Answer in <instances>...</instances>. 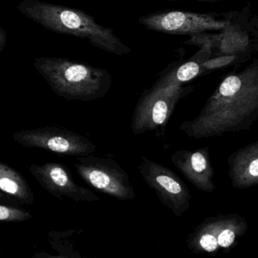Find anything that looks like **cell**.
Returning <instances> with one entry per match:
<instances>
[{
	"instance_id": "6da1fadb",
	"label": "cell",
	"mask_w": 258,
	"mask_h": 258,
	"mask_svg": "<svg viewBox=\"0 0 258 258\" xmlns=\"http://www.w3.org/2000/svg\"><path fill=\"white\" fill-rule=\"evenodd\" d=\"M258 118V63L226 77L197 117L181 123L190 138L208 139L250 129Z\"/></svg>"
},
{
	"instance_id": "7a4b0ae2",
	"label": "cell",
	"mask_w": 258,
	"mask_h": 258,
	"mask_svg": "<svg viewBox=\"0 0 258 258\" xmlns=\"http://www.w3.org/2000/svg\"><path fill=\"white\" fill-rule=\"evenodd\" d=\"M18 10L49 31L87 39L96 47L115 55H123L131 52L111 28L99 25L94 18L81 10L39 0H22Z\"/></svg>"
},
{
	"instance_id": "3957f363",
	"label": "cell",
	"mask_w": 258,
	"mask_h": 258,
	"mask_svg": "<svg viewBox=\"0 0 258 258\" xmlns=\"http://www.w3.org/2000/svg\"><path fill=\"white\" fill-rule=\"evenodd\" d=\"M34 66L52 91L68 100H96L111 88V75L86 63L42 57L34 60Z\"/></svg>"
},
{
	"instance_id": "277c9868",
	"label": "cell",
	"mask_w": 258,
	"mask_h": 258,
	"mask_svg": "<svg viewBox=\"0 0 258 258\" xmlns=\"http://www.w3.org/2000/svg\"><path fill=\"white\" fill-rule=\"evenodd\" d=\"M248 229L244 217L238 214L208 217L188 235V248L193 253L214 255L235 245Z\"/></svg>"
},
{
	"instance_id": "5b68a950",
	"label": "cell",
	"mask_w": 258,
	"mask_h": 258,
	"mask_svg": "<svg viewBox=\"0 0 258 258\" xmlns=\"http://www.w3.org/2000/svg\"><path fill=\"white\" fill-rule=\"evenodd\" d=\"M77 157V173L90 186L119 201L135 199L129 175L114 160L93 155Z\"/></svg>"
},
{
	"instance_id": "8992f818",
	"label": "cell",
	"mask_w": 258,
	"mask_h": 258,
	"mask_svg": "<svg viewBox=\"0 0 258 258\" xmlns=\"http://www.w3.org/2000/svg\"><path fill=\"white\" fill-rule=\"evenodd\" d=\"M185 95L181 84L152 87L143 95L134 111L131 128L134 134L164 129L175 107Z\"/></svg>"
},
{
	"instance_id": "52a82bcc",
	"label": "cell",
	"mask_w": 258,
	"mask_h": 258,
	"mask_svg": "<svg viewBox=\"0 0 258 258\" xmlns=\"http://www.w3.org/2000/svg\"><path fill=\"white\" fill-rule=\"evenodd\" d=\"M12 137L25 147L43 149L63 156H84L96 150V145L87 137L58 126L23 130L14 133Z\"/></svg>"
},
{
	"instance_id": "ba28073f",
	"label": "cell",
	"mask_w": 258,
	"mask_h": 258,
	"mask_svg": "<svg viewBox=\"0 0 258 258\" xmlns=\"http://www.w3.org/2000/svg\"><path fill=\"white\" fill-rule=\"evenodd\" d=\"M138 170L161 203L176 217H181L189 210L191 193L185 182L174 172L144 156L141 157Z\"/></svg>"
},
{
	"instance_id": "9c48e42d",
	"label": "cell",
	"mask_w": 258,
	"mask_h": 258,
	"mask_svg": "<svg viewBox=\"0 0 258 258\" xmlns=\"http://www.w3.org/2000/svg\"><path fill=\"white\" fill-rule=\"evenodd\" d=\"M139 22L148 29L171 34H188L218 31L227 28L229 22L199 13L172 11L143 16Z\"/></svg>"
},
{
	"instance_id": "30bf717a",
	"label": "cell",
	"mask_w": 258,
	"mask_h": 258,
	"mask_svg": "<svg viewBox=\"0 0 258 258\" xmlns=\"http://www.w3.org/2000/svg\"><path fill=\"white\" fill-rule=\"evenodd\" d=\"M30 173L48 192L59 199L69 198L75 202L99 201L94 192L75 182L67 167L56 162H46L28 167Z\"/></svg>"
},
{
	"instance_id": "8fae6325",
	"label": "cell",
	"mask_w": 258,
	"mask_h": 258,
	"mask_svg": "<svg viewBox=\"0 0 258 258\" xmlns=\"http://www.w3.org/2000/svg\"><path fill=\"white\" fill-rule=\"evenodd\" d=\"M171 161L185 179L198 189L207 193H212L216 189L213 181L214 170L208 148L176 151L171 155Z\"/></svg>"
},
{
	"instance_id": "7c38bea8",
	"label": "cell",
	"mask_w": 258,
	"mask_h": 258,
	"mask_svg": "<svg viewBox=\"0 0 258 258\" xmlns=\"http://www.w3.org/2000/svg\"><path fill=\"white\" fill-rule=\"evenodd\" d=\"M232 186L246 189L258 185V141L237 149L227 159Z\"/></svg>"
},
{
	"instance_id": "4fadbf2b",
	"label": "cell",
	"mask_w": 258,
	"mask_h": 258,
	"mask_svg": "<svg viewBox=\"0 0 258 258\" xmlns=\"http://www.w3.org/2000/svg\"><path fill=\"white\" fill-rule=\"evenodd\" d=\"M0 189L20 203L34 204V193L26 179L13 167L3 161L0 163Z\"/></svg>"
},
{
	"instance_id": "5bb4252c",
	"label": "cell",
	"mask_w": 258,
	"mask_h": 258,
	"mask_svg": "<svg viewBox=\"0 0 258 258\" xmlns=\"http://www.w3.org/2000/svg\"><path fill=\"white\" fill-rule=\"evenodd\" d=\"M32 217V214L25 210L9 205L0 206V222L1 223H18L25 222Z\"/></svg>"
},
{
	"instance_id": "9a60e30c",
	"label": "cell",
	"mask_w": 258,
	"mask_h": 258,
	"mask_svg": "<svg viewBox=\"0 0 258 258\" xmlns=\"http://www.w3.org/2000/svg\"><path fill=\"white\" fill-rule=\"evenodd\" d=\"M7 32L4 28H1V31H0V52L4 50L6 44H7Z\"/></svg>"
},
{
	"instance_id": "2e32d148",
	"label": "cell",
	"mask_w": 258,
	"mask_h": 258,
	"mask_svg": "<svg viewBox=\"0 0 258 258\" xmlns=\"http://www.w3.org/2000/svg\"><path fill=\"white\" fill-rule=\"evenodd\" d=\"M198 2H217V1H221V0H194Z\"/></svg>"
}]
</instances>
